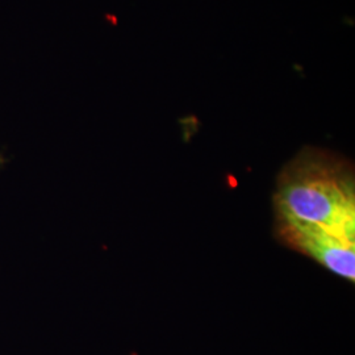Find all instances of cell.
<instances>
[{"instance_id": "cell-1", "label": "cell", "mask_w": 355, "mask_h": 355, "mask_svg": "<svg viewBox=\"0 0 355 355\" xmlns=\"http://www.w3.org/2000/svg\"><path fill=\"white\" fill-rule=\"evenodd\" d=\"M275 221L328 230L355 242L354 166L343 155L306 146L282 168Z\"/></svg>"}, {"instance_id": "cell-2", "label": "cell", "mask_w": 355, "mask_h": 355, "mask_svg": "<svg viewBox=\"0 0 355 355\" xmlns=\"http://www.w3.org/2000/svg\"><path fill=\"white\" fill-rule=\"evenodd\" d=\"M280 241L299 253L311 257L333 274L354 283L355 242L345 240L328 230L275 221Z\"/></svg>"}]
</instances>
